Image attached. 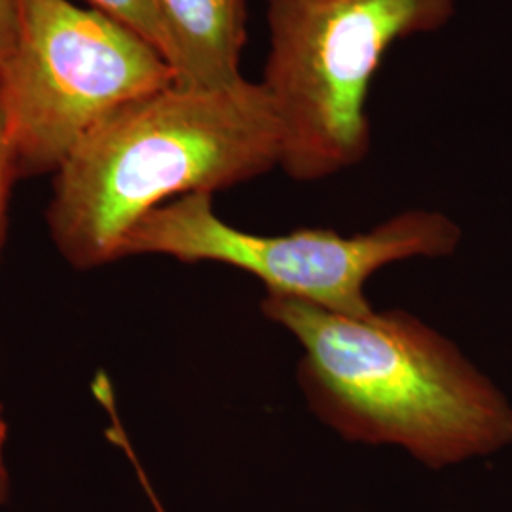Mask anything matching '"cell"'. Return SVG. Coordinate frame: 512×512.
Instances as JSON below:
<instances>
[{"mask_svg": "<svg viewBox=\"0 0 512 512\" xmlns=\"http://www.w3.org/2000/svg\"><path fill=\"white\" fill-rule=\"evenodd\" d=\"M18 162H16V152L12 147L4 114L0 109V245H2V234H4V219H6V205H8V196L14 183L18 181Z\"/></svg>", "mask_w": 512, "mask_h": 512, "instance_id": "9", "label": "cell"}, {"mask_svg": "<svg viewBox=\"0 0 512 512\" xmlns=\"http://www.w3.org/2000/svg\"><path fill=\"white\" fill-rule=\"evenodd\" d=\"M99 12L145 38L167 61V40L156 0H90Z\"/></svg>", "mask_w": 512, "mask_h": 512, "instance_id": "7", "label": "cell"}, {"mask_svg": "<svg viewBox=\"0 0 512 512\" xmlns=\"http://www.w3.org/2000/svg\"><path fill=\"white\" fill-rule=\"evenodd\" d=\"M459 239L454 220L421 209L355 236L327 228L258 236L219 219L213 194H188L139 220L122 241L118 260L165 255L186 264H226L260 279L266 293L287 294L348 317H368L376 311L365 293L372 275L408 258L452 255Z\"/></svg>", "mask_w": 512, "mask_h": 512, "instance_id": "5", "label": "cell"}, {"mask_svg": "<svg viewBox=\"0 0 512 512\" xmlns=\"http://www.w3.org/2000/svg\"><path fill=\"white\" fill-rule=\"evenodd\" d=\"M281 156L283 133L262 82L209 92L169 86L114 110L55 171L50 236L76 270L105 266L156 207L247 183Z\"/></svg>", "mask_w": 512, "mask_h": 512, "instance_id": "2", "label": "cell"}, {"mask_svg": "<svg viewBox=\"0 0 512 512\" xmlns=\"http://www.w3.org/2000/svg\"><path fill=\"white\" fill-rule=\"evenodd\" d=\"M173 86L164 55L120 21L69 0H21L0 109L19 179L57 171L114 110Z\"/></svg>", "mask_w": 512, "mask_h": 512, "instance_id": "4", "label": "cell"}, {"mask_svg": "<svg viewBox=\"0 0 512 512\" xmlns=\"http://www.w3.org/2000/svg\"><path fill=\"white\" fill-rule=\"evenodd\" d=\"M167 40V63L179 90H224L243 80L245 0H156Z\"/></svg>", "mask_w": 512, "mask_h": 512, "instance_id": "6", "label": "cell"}, {"mask_svg": "<svg viewBox=\"0 0 512 512\" xmlns=\"http://www.w3.org/2000/svg\"><path fill=\"white\" fill-rule=\"evenodd\" d=\"M454 14L456 0H270L262 86L283 133L279 167L308 183L363 162L368 90L385 52Z\"/></svg>", "mask_w": 512, "mask_h": 512, "instance_id": "3", "label": "cell"}, {"mask_svg": "<svg viewBox=\"0 0 512 512\" xmlns=\"http://www.w3.org/2000/svg\"><path fill=\"white\" fill-rule=\"evenodd\" d=\"M260 310L298 340L306 401L342 439L403 448L429 469L511 444V404L418 317H348L277 293H266Z\"/></svg>", "mask_w": 512, "mask_h": 512, "instance_id": "1", "label": "cell"}, {"mask_svg": "<svg viewBox=\"0 0 512 512\" xmlns=\"http://www.w3.org/2000/svg\"><path fill=\"white\" fill-rule=\"evenodd\" d=\"M21 25V0H0V71L14 54Z\"/></svg>", "mask_w": 512, "mask_h": 512, "instance_id": "10", "label": "cell"}, {"mask_svg": "<svg viewBox=\"0 0 512 512\" xmlns=\"http://www.w3.org/2000/svg\"><path fill=\"white\" fill-rule=\"evenodd\" d=\"M93 397L97 399V403L103 406V410H105L107 416H109V427H107V431H105V433H107V439L126 454V458L129 459V463H131L135 475L139 478V482H141V486H143V490H145V494H147L152 511L169 512L165 509L162 499L156 494V490H154V486H152V482H150V478H148L147 471H145V467L141 465V461L137 458V452H135V448H133V444H131V440H129L128 433H126V429H124V425H122L120 414H118V406H116V399H114V389H112L110 385H101V387L95 389V395H93Z\"/></svg>", "mask_w": 512, "mask_h": 512, "instance_id": "8", "label": "cell"}, {"mask_svg": "<svg viewBox=\"0 0 512 512\" xmlns=\"http://www.w3.org/2000/svg\"><path fill=\"white\" fill-rule=\"evenodd\" d=\"M6 435H8V425L4 420V410L0 404V505L8 503L12 484H10V473L6 467V458H4V448H6Z\"/></svg>", "mask_w": 512, "mask_h": 512, "instance_id": "11", "label": "cell"}]
</instances>
